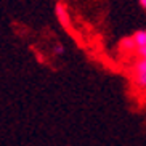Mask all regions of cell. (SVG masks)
I'll use <instances>...</instances> for the list:
<instances>
[{"instance_id":"cell-2","label":"cell","mask_w":146,"mask_h":146,"mask_svg":"<svg viewBox=\"0 0 146 146\" xmlns=\"http://www.w3.org/2000/svg\"><path fill=\"white\" fill-rule=\"evenodd\" d=\"M55 13H56V19L64 29H71V16H69V11L66 8V5L63 2H58L55 7Z\"/></svg>"},{"instance_id":"cell-6","label":"cell","mask_w":146,"mask_h":146,"mask_svg":"<svg viewBox=\"0 0 146 146\" xmlns=\"http://www.w3.org/2000/svg\"><path fill=\"white\" fill-rule=\"evenodd\" d=\"M137 56L140 58V60H146V47H140V48H137Z\"/></svg>"},{"instance_id":"cell-4","label":"cell","mask_w":146,"mask_h":146,"mask_svg":"<svg viewBox=\"0 0 146 146\" xmlns=\"http://www.w3.org/2000/svg\"><path fill=\"white\" fill-rule=\"evenodd\" d=\"M132 37H133V40H135V43H137V48L146 47V31H143V29L137 31Z\"/></svg>"},{"instance_id":"cell-5","label":"cell","mask_w":146,"mask_h":146,"mask_svg":"<svg viewBox=\"0 0 146 146\" xmlns=\"http://www.w3.org/2000/svg\"><path fill=\"white\" fill-rule=\"evenodd\" d=\"M64 52H66V48H64L63 43H56L55 47H53V53H55L56 56H63V55H64Z\"/></svg>"},{"instance_id":"cell-3","label":"cell","mask_w":146,"mask_h":146,"mask_svg":"<svg viewBox=\"0 0 146 146\" xmlns=\"http://www.w3.org/2000/svg\"><path fill=\"white\" fill-rule=\"evenodd\" d=\"M119 48L124 53H135V52H137V43H135L133 37H125V39L120 40Z\"/></svg>"},{"instance_id":"cell-7","label":"cell","mask_w":146,"mask_h":146,"mask_svg":"<svg viewBox=\"0 0 146 146\" xmlns=\"http://www.w3.org/2000/svg\"><path fill=\"white\" fill-rule=\"evenodd\" d=\"M138 3H140V7L143 10H146V0H138Z\"/></svg>"},{"instance_id":"cell-1","label":"cell","mask_w":146,"mask_h":146,"mask_svg":"<svg viewBox=\"0 0 146 146\" xmlns=\"http://www.w3.org/2000/svg\"><path fill=\"white\" fill-rule=\"evenodd\" d=\"M132 80L137 88L146 90V60L138 58L132 68Z\"/></svg>"}]
</instances>
